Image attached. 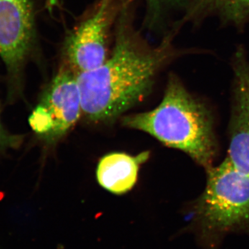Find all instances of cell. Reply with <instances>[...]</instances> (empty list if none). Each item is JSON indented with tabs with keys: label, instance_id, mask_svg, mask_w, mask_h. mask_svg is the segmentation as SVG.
Returning <instances> with one entry per match:
<instances>
[{
	"label": "cell",
	"instance_id": "1",
	"mask_svg": "<svg viewBox=\"0 0 249 249\" xmlns=\"http://www.w3.org/2000/svg\"><path fill=\"white\" fill-rule=\"evenodd\" d=\"M138 0H127L119 16L110 54L101 66L78 75L82 111L89 122L114 120L145 99L162 70L196 49L178 48L170 30L152 45L136 24Z\"/></svg>",
	"mask_w": 249,
	"mask_h": 249
},
{
	"label": "cell",
	"instance_id": "2",
	"mask_svg": "<svg viewBox=\"0 0 249 249\" xmlns=\"http://www.w3.org/2000/svg\"><path fill=\"white\" fill-rule=\"evenodd\" d=\"M122 124L184 152L205 169L213 165L217 157L219 147L212 111L204 101L190 92L175 73L168 76L164 95L157 107L124 116Z\"/></svg>",
	"mask_w": 249,
	"mask_h": 249
},
{
	"label": "cell",
	"instance_id": "3",
	"mask_svg": "<svg viewBox=\"0 0 249 249\" xmlns=\"http://www.w3.org/2000/svg\"><path fill=\"white\" fill-rule=\"evenodd\" d=\"M204 191L192 203L196 223L206 231L225 232L249 224V175L227 158L206 168Z\"/></svg>",
	"mask_w": 249,
	"mask_h": 249
},
{
	"label": "cell",
	"instance_id": "4",
	"mask_svg": "<svg viewBox=\"0 0 249 249\" xmlns=\"http://www.w3.org/2000/svg\"><path fill=\"white\" fill-rule=\"evenodd\" d=\"M40 46L35 0H0V58L10 103L22 96L28 65L40 62Z\"/></svg>",
	"mask_w": 249,
	"mask_h": 249
},
{
	"label": "cell",
	"instance_id": "5",
	"mask_svg": "<svg viewBox=\"0 0 249 249\" xmlns=\"http://www.w3.org/2000/svg\"><path fill=\"white\" fill-rule=\"evenodd\" d=\"M127 0H96L66 34L60 62L77 75L95 70L107 60L119 16Z\"/></svg>",
	"mask_w": 249,
	"mask_h": 249
},
{
	"label": "cell",
	"instance_id": "6",
	"mask_svg": "<svg viewBox=\"0 0 249 249\" xmlns=\"http://www.w3.org/2000/svg\"><path fill=\"white\" fill-rule=\"evenodd\" d=\"M231 109L227 159L249 175V59L244 47L232 55Z\"/></svg>",
	"mask_w": 249,
	"mask_h": 249
},
{
	"label": "cell",
	"instance_id": "7",
	"mask_svg": "<svg viewBox=\"0 0 249 249\" xmlns=\"http://www.w3.org/2000/svg\"><path fill=\"white\" fill-rule=\"evenodd\" d=\"M39 106L53 124L49 143L55 142L76 124L83 114L78 75L63 63L41 93Z\"/></svg>",
	"mask_w": 249,
	"mask_h": 249
},
{
	"label": "cell",
	"instance_id": "8",
	"mask_svg": "<svg viewBox=\"0 0 249 249\" xmlns=\"http://www.w3.org/2000/svg\"><path fill=\"white\" fill-rule=\"evenodd\" d=\"M213 18L223 25L242 30L249 23V0H188L186 10L173 28L179 32L186 24L198 27Z\"/></svg>",
	"mask_w": 249,
	"mask_h": 249
},
{
	"label": "cell",
	"instance_id": "9",
	"mask_svg": "<svg viewBox=\"0 0 249 249\" xmlns=\"http://www.w3.org/2000/svg\"><path fill=\"white\" fill-rule=\"evenodd\" d=\"M150 157V152L136 156L124 152H112L100 160L96 178L100 186L114 195L128 193L137 182L141 165Z\"/></svg>",
	"mask_w": 249,
	"mask_h": 249
},
{
	"label": "cell",
	"instance_id": "10",
	"mask_svg": "<svg viewBox=\"0 0 249 249\" xmlns=\"http://www.w3.org/2000/svg\"><path fill=\"white\" fill-rule=\"evenodd\" d=\"M145 14L142 22V31L163 36L173 26L172 17L177 13L182 15L188 0H143Z\"/></svg>",
	"mask_w": 249,
	"mask_h": 249
},
{
	"label": "cell",
	"instance_id": "11",
	"mask_svg": "<svg viewBox=\"0 0 249 249\" xmlns=\"http://www.w3.org/2000/svg\"><path fill=\"white\" fill-rule=\"evenodd\" d=\"M22 135H16L8 132L3 126L1 121V109H0V151L16 149L22 144Z\"/></svg>",
	"mask_w": 249,
	"mask_h": 249
}]
</instances>
